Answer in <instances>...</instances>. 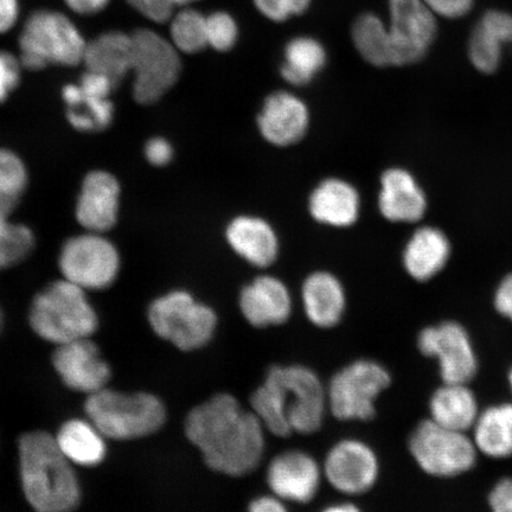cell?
Instances as JSON below:
<instances>
[{
    "mask_svg": "<svg viewBox=\"0 0 512 512\" xmlns=\"http://www.w3.org/2000/svg\"><path fill=\"white\" fill-rule=\"evenodd\" d=\"M3 328V313L0 311V331H2Z\"/></svg>",
    "mask_w": 512,
    "mask_h": 512,
    "instance_id": "cell-49",
    "label": "cell"
},
{
    "mask_svg": "<svg viewBox=\"0 0 512 512\" xmlns=\"http://www.w3.org/2000/svg\"><path fill=\"white\" fill-rule=\"evenodd\" d=\"M508 380H509V384H510V388H511V393H512V368L510 370V373H509V376H508Z\"/></svg>",
    "mask_w": 512,
    "mask_h": 512,
    "instance_id": "cell-48",
    "label": "cell"
},
{
    "mask_svg": "<svg viewBox=\"0 0 512 512\" xmlns=\"http://www.w3.org/2000/svg\"><path fill=\"white\" fill-rule=\"evenodd\" d=\"M111 0H64L70 10L82 16H91L105 10Z\"/></svg>",
    "mask_w": 512,
    "mask_h": 512,
    "instance_id": "cell-46",
    "label": "cell"
},
{
    "mask_svg": "<svg viewBox=\"0 0 512 512\" xmlns=\"http://www.w3.org/2000/svg\"><path fill=\"white\" fill-rule=\"evenodd\" d=\"M21 60L8 51H0V104L8 100L21 81Z\"/></svg>",
    "mask_w": 512,
    "mask_h": 512,
    "instance_id": "cell-38",
    "label": "cell"
},
{
    "mask_svg": "<svg viewBox=\"0 0 512 512\" xmlns=\"http://www.w3.org/2000/svg\"><path fill=\"white\" fill-rule=\"evenodd\" d=\"M392 376L374 360H357L339 369L326 386L329 412L339 421L366 422L375 418L376 401Z\"/></svg>",
    "mask_w": 512,
    "mask_h": 512,
    "instance_id": "cell-8",
    "label": "cell"
},
{
    "mask_svg": "<svg viewBox=\"0 0 512 512\" xmlns=\"http://www.w3.org/2000/svg\"><path fill=\"white\" fill-rule=\"evenodd\" d=\"M450 251V242L443 232L422 227L407 243L403 252V266L413 279L427 281L443 270Z\"/></svg>",
    "mask_w": 512,
    "mask_h": 512,
    "instance_id": "cell-27",
    "label": "cell"
},
{
    "mask_svg": "<svg viewBox=\"0 0 512 512\" xmlns=\"http://www.w3.org/2000/svg\"><path fill=\"white\" fill-rule=\"evenodd\" d=\"M322 512H362L354 503L339 502L329 505Z\"/></svg>",
    "mask_w": 512,
    "mask_h": 512,
    "instance_id": "cell-47",
    "label": "cell"
},
{
    "mask_svg": "<svg viewBox=\"0 0 512 512\" xmlns=\"http://www.w3.org/2000/svg\"><path fill=\"white\" fill-rule=\"evenodd\" d=\"M106 437L91 420L72 419L61 426L55 440L70 463L96 466L106 457Z\"/></svg>",
    "mask_w": 512,
    "mask_h": 512,
    "instance_id": "cell-29",
    "label": "cell"
},
{
    "mask_svg": "<svg viewBox=\"0 0 512 512\" xmlns=\"http://www.w3.org/2000/svg\"><path fill=\"white\" fill-rule=\"evenodd\" d=\"M326 63L325 49L315 38L297 37L287 44L285 60L280 72L293 86H305L322 70Z\"/></svg>",
    "mask_w": 512,
    "mask_h": 512,
    "instance_id": "cell-31",
    "label": "cell"
},
{
    "mask_svg": "<svg viewBox=\"0 0 512 512\" xmlns=\"http://www.w3.org/2000/svg\"><path fill=\"white\" fill-rule=\"evenodd\" d=\"M302 300L307 319L320 329L335 328L347 307V296L341 281L328 272L312 273L306 278Z\"/></svg>",
    "mask_w": 512,
    "mask_h": 512,
    "instance_id": "cell-25",
    "label": "cell"
},
{
    "mask_svg": "<svg viewBox=\"0 0 512 512\" xmlns=\"http://www.w3.org/2000/svg\"><path fill=\"white\" fill-rule=\"evenodd\" d=\"M29 319L36 335L56 345L91 338L99 324L86 291L66 279L37 294Z\"/></svg>",
    "mask_w": 512,
    "mask_h": 512,
    "instance_id": "cell-4",
    "label": "cell"
},
{
    "mask_svg": "<svg viewBox=\"0 0 512 512\" xmlns=\"http://www.w3.org/2000/svg\"><path fill=\"white\" fill-rule=\"evenodd\" d=\"M479 413L476 395L467 383L444 382L431 396L430 419L451 430H471Z\"/></svg>",
    "mask_w": 512,
    "mask_h": 512,
    "instance_id": "cell-28",
    "label": "cell"
},
{
    "mask_svg": "<svg viewBox=\"0 0 512 512\" xmlns=\"http://www.w3.org/2000/svg\"><path fill=\"white\" fill-rule=\"evenodd\" d=\"M323 475L339 494L355 497L367 494L380 477V459L364 441L347 438L330 447L323 462Z\"/></svg>",
    "mask_w": 512,
    "mask_h": 512,
    "instance_id": "cell-13",
    "label": "cell"
},
{
    "mask_svg": "<svg viewBox=\"0 0 512 512\" xmlns=\"http://www.w3.org/2000/svg\"><path fill=\"white\" fill-rule=\"evenodd\" d=\"M28 185V172L16 153L0 149V197L19 201Z\"/></svg>",
    "mask_w": 512,
    "mask_h": 512,
    "instance_id": "cell-35",
    "label": "cell"
},
{
    "mask_svg": "<svg viewBox=\"0 0 512 512\" xmlns=\"http://www.w3.org/2000/svg\"><path fill=\"white\" fill-rule=\"evenodd\" d=\"M22 489L36 512H70L78 507L81 489L73 464L64 457L55 437L30 432L19 440Z\"/></svg>",
    "mask_w": 512,
    "mask_h": 512,
    "instance_id": "cell-3",
    "label": "cell"
},
{
    "mask_svg": "<svg viewBox=\"0 0 512 512\" xmlns=\"http://www.w3.org/2000/svg\"><path fill=\"white\" fill-rule=\"evenodd\" d=\"M379 208L384 219L390 222L413 223L425 215L427 200L407 170L394 168L381 177Z\"/></svg>",
    "mask_w": 512,
    "mask_h": 512,
    "instance_id": "cell-22",
    "label": "cell"
},
{
    "mask_svg": "<svg viewBox=\"0 0 512 512\" xmlns=\"http://www.w3.org/2000/svg\"><path fill=\"white\" fill-rule=\"evenodd\" d=\"M507 48H512L511 12L486 11L473 28L467 44V54L473 67L485 74L495 73Z\"/></svg>",
    "mask_w": 512,
    "mask_h": 512,
    "instance_id": "cell-21",
    "label": "cell"
},
{
    "mask_svg": "<svg viewBox=\"0 0 512 512\" xmlns=\"http://www.w3.org/2000/svg\"><path fill=\"white\" fill-rule=\"evenodd\" d=\"M226 238L230 248L254 267L271 266L278 258V235L271 224L261 217H235L228 224Z\"/></svg>",
    "mask_w": 512,
    "mask_h": 512,
    "instance_id": "cell-23",
    "label": "cell"
},
{
    "mask_svg": "<svg viewBox=\"0 0 512 512\" xmlns=\"http://www.w3.org/2000/svg\"><path fill=\"white\" fill-rule=\"evenodd\" d=\"M18 0H0V34L10 31L18 22Z\"/></svg>",
    "mask_w": 512,
    "mask_h": 512,
    "instance_id": "cell-45",
    "label": "cell"
},
{
    "mask_svg": "<svg viewBox=\"0 0 512 512\" xmlns=\"http://www.w3.org/2000/svg\"><path fill=\"white\" fill-rule=\"evenodd\" d=\"M489 504L492 512H512V477L499 480L490 492Z\"/></svg>",
    "mask_w": 512,
    "mask_h": 512,
    "instance_id": "cell-41",
    "label": "cell"
},
{
    "mask_svg": "<svg viewBox=\"0 0 512 512\" xmlns=\"http://www.w3.org/2000/svg\"><path fill=\"white\" fill-rule=\"evenodd\" d=\"M133 38L123 31H107L87 43V70L106 76L117 87L132 72Z\"/></svg>",
    "mask_w": 512,
    "mask_h": 512,
    "instance_id": "cell-26",
    "label": "cell"
},
{
    "mask_svg": "<svg viewBox=\"0 0 512 512\" xmlns=\"http://www.w3.org/2000/svg\"><path fill=\"white\" fill-rule=\"evenodd\" d=\"M120 185L110 172L93 171L83 179L76 219L92 233H105L118 220Z\"/></svg>",
    "mask_w": 512,
    "mask_h": 512,
    "instance_id": "cell-20",
    "label": "cell"
},
{
    "mask_svg": "<svg viewBox=\"0 0 512 512\" xmlns=\"http://www.w3.org/2000/svg\"><path fill=\"white\" fill-rule=\"evenodd\" d=\"M87 41L70 19L53 10L34 12L19 35V60L29 70H41L53 64L75 67L83 63Z\"/></svg>",
    "mask_w": 512,
    "mask_h": 512,
    "instance_id": "cell-5",
    "label": "cell"
},
{
    "mask_svg": "<svg viewBox=\"0 0 512 512\" xmlns=\"http://www.w3.org/2000/svg\"><path fill=\"white\" fill-rule=\"evenodd\" d=\"M170 41L179 53H201L209 47L207 16L190 6L179 9L170 21Z\"/></svg>",
    "mask_w": 512,
    "mask_h": 512,
    "instance_id": "cell-34",
    "label": "cell"
},
{
    "mask_svg": "<svg viewBox=\"0 0 512 512\" xmlns=\"http://www.w3.org/2000/svg\"><path fill=\"white\" fill-rule=\"evenodd\" d=\"M266 428L235 396L214 395L185 420V434L211 470L243 477L258 469L266 451Z\"/></svg>",
    "mask_w": 512,
    "mask_h": 512,
    "instance_id": "cell-1",
    "label": "cell"
},
{
    "mask_svg": "<svg viewBox=\"0 0 512 512\" xmlns=\"http://www.w3.org/2000/svg\"><path fill=\"white\" fill-rule=\"evenodd\" d=\"M424 3L435 16L457 19L469 14L475 0H424Z\"/></svg>",
    "mask_w": 512,
    "mask_h": 512,
    "instance_id": "cell-39",
    "label": "cell"
},
{
    "mask_svg": "<svg viewBox=\"0 0 512 512\" xmlns=\"http://www.w3.org/2000/svg\"><path fill=\"white\" fill-rule=\"evenodd\" d=\"M145 156L152 165L164 166L174 157V149L163 138H153L145 146Z\"/></svg>",
    "mask_w": 512,
    "mask_h": 512,
    "instance_id": "cell-42",
    "label": "cell"
},
{
    "mask_svg": "<svg viewBox=\"0 0 512 512\" xmlns=\"http://www.w3.org/2000/svg\"><path fill=\"white\" fill-rule=\"evenodd\" d=\"M53 364L67 387L88 396L105 389L111 379L110 366L89 338L57 345Z\"/></svg>",
    "mask_w": 512,
    "mask_h": 512,
    "instance_id": "cell-17",
    "label": "cell"
},
{
    "mask_svg": "<svg viewBox=\"0 0 512 512\" xmlns=\"http://www.w3.org/2000/svg\"><path fill=\"white\" fill-rule=\"evenodd\" d=\"M63 279L83 290H104L114 283L119 273L117 248L100 233L74 236L60 254Z\"/></svg>",
    "mask_w": 512,
    "mask_h": 512,
    "instance_id": "cell-11",
    "label": "cell"
},
{
    "mask_svg": "<svg viewBox=\"0 0 512 512\" xmlns=\"http://www.w3.org/2000/svg\"><path fill=\"white\" fill-rule=\"evenodd\" d=\"M114 83L104 75L86 70L79 83L62 89L70 125L81 132H98L112 124L114 106L110 95Z\"/></svg>",
    "mask_w": 512,
    "mask_h": 512,
    "instance_id": "cell-16",
    "label": "cell"
},
{
    "mask_svg": "<svg viewBox=\"0 0 512 512\" xmlns=\"http://www.w3.org/2000/svg\"><path fill=\"white\" fill-rule=\"evenodd\" d=\"M418 348L422 355L438 361L444 382L469 383L477 374L478 360L471 338L456 322H445L422 330Z\"/></svg>",
    "mask_w": 512,
    "mask_h": 512,
    "instance_id": "cell-14",
    "label": "cell"
},
{
    "mask_svg": "<svg viewBox=\"0 0 512 512\" xmlns=\"http://www.w3.org/2000/svg\"><path fill=\"white\" fill-rule=\"evenodd\" d=\"M132 8L150 21L164 24L182 8L181 0H127Z\"/></svg>",
    "mask_w": 512,
    "mask_h": 512,
    "instance_id": "cell-37",
    "label": "cell"
},
{
    "mask_svg": "<svg viewBox=\"0 0 512 512\" xmlns=\"http://www.w3.org/2000/svg\"><path fill=\"white\" fill-rule=\"evenodd\" d=\"M393 66L424 59L437 38L438 24L424 0H389Z\"/></svg>",
    "mask_w": 512,
    "mask_h": 512,
    "instance_id": "cell-12",
    "label": "cell"
},
{
    "mask_svg": "<svg viewBox=\"0 0 512 512\" xmlns=\"http://www.w3.org/2000/svg\"><path fill=\"white\" fill-rule=\"evenodd\" d=\"M324 479L318 460L302 450L281 452L268 463L266 483L286 503L307 504L318 495Z\"/></svg>",
    "mask_w": 512,
    "mask_h": 512,
    "instance_id": "cell-15",
    "label": "cell"
},
{
    "mask_svg": "<svg viewBox=\"0 0 512 512\" xmlns=\"http://www.w3.org/2000/svg\"><path fill=\"white\" fill-rule=\"evenodd\" d=\"M472 428L478 452L494 459L512 456V403L486 408Z\"/></svg>",
    "mask_w": 512,
    "mask_h": 512,
    "instance_id": "cell-30",
    "label": "cell"
},
{
    "mask_svg": "<svg viewBox=\"0 0 512 512\" xmlns=\"http://www.w3.org/2000/svg\"><path fill=\"white\" fill-rule=\"evenodd\" d=\"M18 201L0 197V270L21 264L35 248L32 230L11 222Z\"/></svg>",
    "mask_w": 512,
    "mask_h": 512,
    "instance_id": "cell-32",
    "label": "cell"
},
{
    "mask_svg": "<svg viewBox=\"0 0 512 512\" xmlns=\"http://www.w3.org/2000/svg\"><path fill=\"white\" fill-rule=\"evenodd\" d=\"M207 34L209 47L224 53L233 49L238 42V24L227 12H213L207 16Z\"/></svg>",
    "mask_w": 512,
    "mask_h": 512,
    "instance_id": "cell-36",
    "label": "cell"
},
{
    "mask_svg": "<svg viewBox=\"0 0 512 512\" xmlns=\"http://www.w3.org/2000/svg\"><path fill=\"white\" fill-rule=\"evenodd\" d=\"M247 512H290L287 503L274 495H264L253 499Z\"/></svg>",
    "mask_w": 512,
    "mask_h": 512,
    "instance_id": "cell-44",
    "label": "cell"
},
{
    "mask_svg": "<svg viewBox=\"0 0 512 512\" xmlns=\"http://www.w3.org/2000/svg\"><path fill=\"white\" fill-rule=\"evenodd\" d=\"M408 448L420 469L438 478L456 477L471 470L478 454L466 432L451 430L431 419L414 428Z\"/></svg>",
    "mask_w": 512,
    "mask_h": 512,
    "instance_id": "cell-10",
    "label": "cell"
},
{
    "mask_svg": "<svg viewBox=\"0 0 512 512\" xmlns=\"http://www.w3.org/2000/svg\"><path fill=\"white\" fill-rule=\"evenodd\" d=\"M85 411L88 419L106 438L133 440L146 437L163 427V402L147 393L123 394L110 389L89 395Z\"/></svg>",
    "mask_w": 512,
    "mask_h": 512,
    "instance_id": "cell-6",
    "label": "cell"
},
{
    "mask_svg": "<svg viewBox=\"0 0 512 512\" xmlns=\"http://www.w3.org/2000/svg\"><path fill=\"white\" fill-rule=\"evenodd\" d=\"M249 405L266 431L279 438L318 432L329 412L326 387L316 371L303 364L268 369Z\"/></svg>",
    "mask_w": 512,
    "mask_h": 512,
    "instance_id": "cell-2",
    "label": "cell"
},
{
    "mask_svg": "<svg viewBox=\"0 0 512 512\" xmlns=\"http://www.w3.org/2000/svg\"><path fill=\"white\" fill-rule=\"evenodd\" d=\"M256 9L273 22L287 21L296 15L294 0H254Z\"/></svg>",
    "mask_w": 512,
    "mask_h": 512,
    "instance_id": "cell-40",
    "label": "cell"
},
{
    "mask_svg": "<svg viewBox=\"0 0 512 512\" xmlns=\"http://www.w3.org/2000/svg\"><path fill=\"white\" fill-rule=\"evenodd\" d=\"M239 306L242 316L258 329L285 324L293 309L290 290L271 275H262L243 287Z\"/></svg>",
    "mask_w": 512,
    "mask_h": 512,
    "instance_id": "cell-19",
    "label": "cell"
},
{
    "mask_svg": "<svg viewBox=\"0 0 512 512\" xmlns=\"http://www.w3.org/2000/svg\"><path fill=\"white\" fill-rule=\"evenodd\" d=\"M309 126V108L302 99L290 92H275L268 96L258 117L261 136L279 147L300 142Z\"/></svg>",
    "mask_w": 512,
    "mask_h": 512,
    "instance_id": "cell-18",
    "label": "cell"
},
{
    "mask_svg": "<svg viewBox=\"0 0 512 512\" xmlns=\"http://www.w3.org/2000/svg\"><path fill=\"white\" fill-rule=\"evenodd\" d=\"M149 322L159 337L182 351L206 347L217 328L216 312L185 291L171 292L155 300L149 309Z\"/></svg>",
    "mask_w": 512,
    "mask_h": 512,
    "instance_id": "cell-7",
    "label": "cell"
},
{
    "mask_svg": "<svg viewBox=\"0 0 512 512\" xmlns=\"http://www.w3.org/2000/svg\"><path fill=\"white\" fill-rule=\"evenodd\" d=\"M495 306L502 316L512 322V274L499 285L495 297Z\"/></svg>",
    "mask_w": 512,
    "mask_h": 512,
    "instance_id": "cell-43",
    "label": "cell"
},
{
    "mask_svg": "<svg viewBox=\"0 0 512 512\" xmlns=\"http://www.w3.org/2000/svg\"><path fill=\"white\" fill-rule=\"evenodd\" d=\"M309 210L313 219L325 226L347 228L360 216L361 197L344 179L329 178L311 192Z\"/></svg>",
    "mask_w": 512,
    "mask_h": 512,
    "instance_id": "cell-24",
    "label": "cell"
},
{
    "mask_svg": "<svg viewBox=\"0 0 512 512\" xmlns=\"http://www.w3.org/2000/svg\"><path fill=\"white\" fill-rule=\"evenodd\" d=\"M132 38L134 99L142 105L156 104L181 76V53L155 30L138 29Z\"/></svg>",
    "mask_w": 512,
    "mask_h": 512,
    "instance_id": "cell-9",
    "label": "cell"
},
{
    "mask_svg": "<svg viewBox=\"0 0 512 512\" xmlns=\"http://www.w3.org/2000/svg\"><path fill=\"white\" fill-rule=\"evenodd\" d=\"M352 41L364 60L375 67L393 66L388 25L374 14L362 15L352 27Z\"/></svg>",
    "mask_w": 512,
    "mask_h": 512,
    "instance_id": "cell-33",
    "label": "cell"
}]
</instances>
